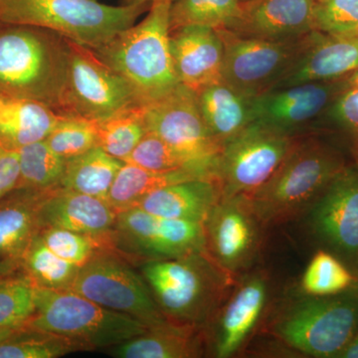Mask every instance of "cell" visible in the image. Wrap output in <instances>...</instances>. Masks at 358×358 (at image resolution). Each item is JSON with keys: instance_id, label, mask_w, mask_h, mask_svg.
Masks as SVG:
<instances>
[{"instance_id": "cell-1", "label": "cell", "mask_w": 358, "mask_h": 358, "mask_svg": "<svg viewBox=\"0 0 358 358\" xmlns=\"http://www.w3.org/2000/svg\"><path fill=\"white\" fill-rule=\"evenodd\" d=\"M173 0H155L145 20L93 49L127 82L141 105L160 100L178 88L169 46Z\"/></svg>"}, {"instance_id": "cell-2", "label": "cell", "mask_w": 358, "mask_h": 358, "mask_svg": "<svg viewBox=\"0 0 358 358\" xmlns=\"http://www.w3.org/2000/svg\"><path fill=\"white\" fill-rule=\"evenodd\" d=\"M67 62L68 39L62 35L0 22V93L37 101L59 113Z\"/></svg>"}, {"instance_id": "cell-3", "label": "cell", "mask_w": 358, "mask_h": 358, "mask_svg": "<svg viewBox=\"0 0 358 358\" xmlns=\"http://www.w3.org/2000/svg\"><path fill=\"white\" fill-rule=\"evenodd\" d=\"M346 166L333 145L319 138H296L272 178L245 199L259 221H286L310 209Z\"/></svg>"}, {"instance_id": "cell-4", "label": "cell", "mask_w": 358, "mask_h": 358, "mask_svg": "<svg viewBox=\"0 0 358 358\" xmlns=\"http://www.w3.org/2000/svg\"><path fill=\"white\" fill-rule=\"evenodd\" d=\"M150 6L98 0H0V22L37 26L96 49L131 27Z\"/></svg>"}, {"instance_id": "cell-5", "label": "cell", "mask_w": 358, "mask_h": 358, "mask_svg": "<svg viewBox=\"0 0 358 358\" xmlns=\"http://www.w3.org/2000/svg\"><path fill=\"white\" fill-rule=\"evenodd\" d=\"M35 305L26 327L74 339L87 350L121 345L148 329L140 320L103 308L70 289L36 287Z\"/></svg>"}, {"instance_id": "cell-6", "label": "cell", "mask_w": 358, "mask_h": 358, "mask_svg": "<svg viewBox=\"0 0 358 358\" xmlns=\"http://www.w3.org/2000/svg\"><path fill=\"white\" fill-rule=\"evenodd\" d=\"M275 331L306 355L338 358L358 331V287L296 301L279 317Z\"/></svg>"}, {"instance_id": "cell-7", "label": "cell", "mask_w": 358, "mask_h": 358, "mask_svg": "<svg viewBox=\"0 0 358 358\" xmlns=\"http://www.w3.org/2000/svg\"><path fill=\"white\" fill-rule=\"evenodd\" d=\"M141 272L164 315L181 322H199L206 317L221 286L215 270L200 253L152 260Z\"/></svg>"}, {"instance_id": "cell-8", "label": "cell", "mask_w": 358, "mask_h": 358, "mask_svg": "<svg viewBox=\"0 0 358 358\" xmlns=\"http://www.w3.org/2000/svg\"><path fill=\"white\" fill-rule=\"evenodd\" d=\"M138 103L128 82L92 48L68 39L67 75L61 115L102 121Z\"/></svg>"}, {"instance_id": "cell-9", "label": "cell", "mask_w": 358, "mask_h": 358, "mask_svg": "<svg viewBox=\"0 0 358 358\" xmlns=\"http://www.w3.org/2000/svg\"><path fill=\"white\" fill-rule=\"evenodd\" d=\"M296 138L252 124L226 141L216 171L222 197H247L262 187L281 166Z\"/></svg>"}, {"instance_id": "cell-10", "label": "cell", "mask_w": 358, "mask_h": 358, "mask_svg": "<svg viewBox=\"0 0 358 358\" xmlns=\"http://www.w3.org/2000/svg\"><path fill=\"white\" fill-rule=\"evenodd\" d=\"M65 289L75 292L115 312L140 320L148 329L171 324L145 279L115 257L96 254L80 267Z\"/></svg>"}, {"instance_id": "cell-11", "label": "cell", "mask_w": 358, "mask_h": 358, "mask_svg": "<svg viewBox=\"0 0 358 358\" xmlns=\"http://www.w3.org/2000/svg\"><path fill=\"white\" fill-rule=\"evenodd\" d=\"M223 41L222 80L245 95L255 96L273 86L296 62L310 34L288 40L243 36L216 29Z\"/></svg>"}, {"instance_id": "cell-12", "label": "cell", "mask_w": 358, "mask_h": 358, "mask_svg": "<svg viewBox=\"0 0 358 358\" xmlns=\"http://www.w3.org/2000/svg\"><path fill=\"white\" fill-rule=\"evenodd\" d=\"M143 107L148 131L178 150L205 176L216 179L222 145L205 126L194 91L179 85L169 95Z\"/></svg>"}, {"instance_id": "cell-13", "label": "cell", "mask_w": 358, "mask_h": 358, "mask_svg": "<svg viewBox=\"0 0 358 358\" xmlns=\"http://www.w3.org/2000/svg\"><path fill=\"white\" fill-rule=\"evenodd\" d=\"M350 77L271 89L252 100L253 124L296 136L322 119L350 86Z\"/></svg>"}, {"instance_id": "cell-14", "label": "cell", "mask_w": 358, "mask_h": 358, "mask_svg": "<svg viewBox=\"0 0 358 358\" xmlns=\"http://www.w3.org/2000/svg\"><path fill=\"white\" fill-rule=\"evenodd\" d=\"M115 230L126 246L157 259L200 253L206 245L204 223L160 217L138 206L117 212Z\"/></svg>"}, {"instance_id": "cell-15", "label": "cell", "mask_w": 358, "mask_h": 358, "mask_svg": "<svg viewBox=\"0 0 358 358\" xmlns=\"http://www.w3.org/2000/svg\"><path fill=\"white\" fill-rule=\"evenodd\" d=\"M315 234L339 256L358 260V171L348 164L310 207Z\"/></svg>"}, {"instance_id": "cell-16", "label": "cell", "mask_w": 358, "mask_h": 358, "mask_svg": "<svg viewBox=\"0 0 358 358\" xmlns=\"http://www.w3.org/2000/svg\"><path fill=\"white\" fill-rule=\"evenodd\" d=\"M244 196L220 199L205 221V239L224 270L237 272L253 260L258 248V222Z\"/></svg>"}, {"instance_id": "cell-17", "label": "cell", "mask_w": 358, "mask_h": 358, "mask_svg": "<svg viewBox=\"0 0 358 358\" xmlns=\"http://www.w3.org/2000/svg\"><path fill=\"white\" fill-rule=\"evenodd\" d=\"M357 70L358 35H333L313 30L296 62L271 89L350 77Z\"/></svg>"}, {"instance_id": "cell-18", "label": "cell", "mask_w": 358, "mask_h": 358, "mask_svg": "<svg viewBox=\"0 0 358 358\" xmlns=\"http://www.w3.org/2000/svg\"><path fill=\"white\" fill-rule=\"evenodd\" d=\"M315 0H242L226 29L266 40L298 38L313 31Z\"/></svg>"}, {"instance_id": "cell-19", "label": "cell", "mask_w": 358, "mask_h": 358, "mask_svg": "<svg viewBox=\"0 0 358 358\" xmlns=\"http://www.w3.org/2000/svg\"><path fill=\"white\" fill-rule=\"evenodd\" d=\"M171 58L179 82L195 93L222 80L223 41L217 30L185 26L171 32Z\"/></svg>"}, {"instance_id": "cell-20", "label": "cell", "mask_w": 358, "mask_h": 358, "mask_svg": "<svg viewBox=\"0 0 358 358\" xmlns=\"http://www.w3.org/2000/svg\"><path fill=\"white\" fill-rule=\"evenodd\" d=\"M117 216L107 200L60 186L44 193L38 214L40 229L61 228L100 240L114 229Z\"/></svg>"}, {"instance_id": "cell-21", "label": "cell", "mask_w": 358, "mask_h": 358, "mask_svg": "<svg viewBox=\"0 0 358 358\" xmlns=\"http://www.w3.org/2000/svg\"><path fill=\"white\" fill-rule=\"evenodd\" d=\"M221 199L218 180L197 178L155 190L136 206L160 217L205 223Z\"/></svg>"}, {"instance_id": "cell-22", "label": "cell", "mask_w": 358, "mask_h": 358, "mask_svg": "<svg viewBox=\"0 0 358 358\" xmlns=\"http://www.w3.org/2000/svg\"><path fill=\"white\" fill-rule=\"evenodd\" d=\"M267 296V282L261 277L250 278L238 288L219 320L214 343L216 357H232L241 348L260 319Z\"/></svg>"}, {"instance_id": "cell-23", "label": "cell", "mask_w": 358, "mask_h": 358, "mask_svg": "<svg viewBox=\"0 0 358 358\" xmlns=\"http://www.w3.org/2000/svg\"><path fill=\"white\" fill-rule=\"evenodd\" d=\"M196 96L205 126L222 147L253 124V96L245 95L223 80L199 90Z\"/></svg>"}, {"instance_id": "cell-24", "label": "cell", "mask_w": 358, "mask_h": 358, "mask_svg": "<svg viewBox=\"0 0 358 358\" xmlns=\"http://www.w3.org/2000/svg\"><path fill=\"white\" fill-rule=\"evenodd\" d=\"M61 115L43 103L0 93V147L18 150L45 141Z\"/></svg>"}, {"instance_id": "cell-25", "label": "cell", "mask_w": 358, "mask_h": 358, "mask_svg": "<svg viewBox=\"0 0 358 358\" xmlns=\"http://www.w3.org/2000/svg\"><path fill=\"white\" fill-rule=\"evenodd\" d=\"M45 192L18 187L0 199V261H21L39 232V206Z\"/></svg>"}, {"instance_id": "cell-26", "label": "cell", "mask_w": 358, "mask_h": 358, "mask_svg": "<svg viewBox=\"0 0 358 358\" xmlns=\"http://www.w3.org/2000/svg\"><path fill=\"white\" fill-rule=\"evenodd\" d=\"M117 358H190L199 355V345L189 331L173 324L148 329L145 334L113 346Z\"/></svg>"}, {"instance_id": "cell-27", "label": "cell", "mask_w": 358, "mask_h": 358, "mask_svg": "<svg viewBox=\"0 0 358 358\" xmlns=\"http://www.w3.org/2000/svg\"><path fill=\"white\" fill-rule=\"evenodd\" d=\"M124 162L95 147L66 162L60 187L107 200L115 176Z\"/></svg>"}, {"instance_id": "cell-28", "label": "cell", "mask_w": 358, "mask_h": 358, "mask_svg": "<svg viewBox=\"0 0 358 358\" xmlns=\"http://www.w3.org/2000/svg\"><path fill=\"white\" fill-rule=\"evenodd\" d=\"M197 178H208L192 171H148L124 162L115 176L107 201L115 211L124 210L136 206L141 199L155 190L174 183Z\"/></svg>"}, {"instance_id": "cell-29", "label": "cell", "mask_w": 358, "mask_h": 358, "mask_svg": "<svg viewBox=\"0 0 358 358\" xmlns=\"http://www.w3.org/2000/svg\"><path fill=\"white\" fill-rule=\"evenodd\" d=\"M96 129L98 147L124 162L148 133L143 105L134 103L96 122Z\"/></svg>"}, {"instance_id": "cell-30", "label": "cell", "mask_w": 358, "mask_h": 358, "mask_svg": "<svg viewBox=\"0 0 358 358\" xmlns=\"http://www.w3.org/2000/svg\"><path fill=\"white\" fill-rule=\"evenodd\" d=\"M21 268L39 288L64 289L76 277L80 267L53 253L38 232L21 258Z\"/></svg>"}, {"instance_id": "cell-31", "label": "cell", "mask_w": 358, "mask_h": 358, "mask_svg": "<svg viewBox=\"0 0 358 358\" xmlns=\"http://www.w3.org/2000/svg\"><path fill=\"white\" fill-rule=\"evenodd\" d=\"M20 188L48 192L60 186L66 162L41 141L20 148ZM17 187V188H18Z\"/></svg>"}, {"instance_id": "cell-32", "label": "cell", "mask_w": 358, "mask_h": 358, "mask_svg": "<svg viewBox=\"0 0 358 358\" xmlns=\"http://www.w3.org/2000/svg\"><path fill=\"white\" fill-rule=\"evenodd\" d=\"M83 350L74 339L24 327L0 343V358H56Z\"/></svg>"}, {"instance_id": "cell-33", "label": "cell", "mask_w": 358, "mask_h": 358, "mask_svg": "<svg viewBox=\"0 0 358 358\" xmlns=\"http://www.w3.org/2000/svg\"><path fill=\"white\" fill-rule=\"evenodd\" d=\"M242 0H173L171 32L185 26L228 28L237 17Z\"/></svg>"}, {"instance_id": "cell-34", "label": "cell", "mask_w": 358, "mask_h": 358, "mask_svg": "<svg viewBox=\"0 0 358 358\" xmlns=\"http://www.w3.org/2000/svg\"><path fill=\"white\" fill-rule=\"evenodd\" d=\"M357 277L334 254L319 251L301 278V289L308 296H327L343 293L357 285Z\"/></svg>"}, {"instance_id": "cell-35", "label": "cell", "mask_w": 358, "mask_h": 358, "mask_svg": "<svg viewBox=\"0 0 358 358\" xmlns=\"http://www.w3.org/2000/svg\"><path fill=\"white\" fill-rule=\"evenodd\" d=\"M35 294L36 286L24 273L0 278V327H24L36 308Z\"/></svg>"}, {"instance_id": "cell-36", "label": "cell", "mask_w": 358, "mask_h": 358, "mask_svg": "<svg viewBox=\"0 0 358 358\" xmlns=\"http://www.w3.org/2000/svg\"><path fill=\"white\" fill-rule=\"evenodd\" d=\"M45 141L62 159H74L98 147L96 122L62 115Z\"/></svg>"}, {"instance_id": "cell-37", "label": "cell", "mask_w": 358, "mask_h": 358, "mask_svg": "<svg viewBox=\"0 0 358 358\" xmlns=\"http://www.w3.org/2000/svg\"><path fill=\"white\" fill-rule=\"evenodd\" d=\"M124 162L154 171H192L211 178L195 169L189 160L159 136L148 131Z\"/></svg>"}, {"instance_id": "cell-38", "label": "cell", "mask_w": 358, "mask_h": 358, "mask_svg": "<svg viewBox=\"0 0 358 358\" xmlns=\"http://www.w3.org/2000/svg\"><path fill=\"white\" fill-rule=\"evenodd\" d=\"M313 30L333 35H358V0H315Z\"/></svg>"}, {"instance_id": "cell-39", "label": "cell", "mask_w": 358, "mask_h": 358, "mask_svg": "<svg viewBox=\"0 0 358 358\" xmlns=\"http://www.w3.org/2000/svg\"><path fill=\"white\" fill-rule=\"evenodd\" d=\"M39 235L53 253L79 267L88 263L98 254L96 247L102 241L74 231L55 227L41 228Z\"/></svg>"}, {"instance_id": "cell-40", "label": "cell", "mask_w": 358, "mask_h": 358, "mask_svg": "<svg viewBox=\"0 0 358 358\" xmlns=\"http://www.w3.org/2000/svg\"><path fill=\"white\" fill-rule=\"evenodd\" d=\"M345 136L353 159L358 157V87L348 88L334 101L324 117Z\"/></svg>"}, {"instance_id": "cell-41", "label": "cell", "mask_w": 358, "mask_h": 358, "mask_svg": "<svg viewBox=\"0 0 358 358\" xmlns=\"http://www.w3.org/2000/svg\"><path fill=\"white\" fill-rule=\"evenodd\" d=\"M20 178L17 150L0 147V199L18 187Z\"/></svg>"}, {"instance_id": "cell-42", "label": "cell", "mask_w": 358, "mask_h": 358, "mask_svg": "<svg viewBox=\"0 0 358 358\" xmlns=\"http://www.w3.org/2000/svg\"><path fill=\"white\" fill-rule=\"evenodd\" d=\"M20 268H21L20 260L0 261V278L18 272Z\"/></svg>"}, {"instance_id": "cell-43", "label": "cell", "mask_w": 358, "mask_h": 358, "mask_svg": "<svg viewBox=\"0 0 358 358\" xmlns=\"http://www.w3.org/2000/svg\"><path fill=\"white\" fill-rule=\"evenodd\" d=\"M338 358H358V331Z\"/></svg>"}, {"instance_id": "cell-44", "label": "cell", "mask_w": 358, "mask_h": 358, "mask_svg": "<svg viewBox=\"0 0 358 358\" xmlns=\"http://www.w3.org/2000/svg\"><path fill=\"white\" fill-rule=\"evenodd\" d=\"M155 0H122L124 6H150Z\"/></svg>"}, {"instance_id": "cell-45", "label": "cell", "mask_w": 358, "mask_h": 358, "mask_svg": "<svg viewBox=\"0 0 358 358\" xmlns=\"http://www.w3.org/2000/svg\"><path fill=\"white\" fill-rule=\"evenodd\" d=\"M15 331L16 329L0 327V343H3V341H6V338H8Z\"/></svg>"}, {"instance_id": "cell-46", "label": "cell", "mask_w": 358, "mask_h": 358, "mask_svg": "<svg viewBox=\"0 0 358 358\" xmlns=\"http://www.w3.org/2000/svg\"><path fill=\"white\" fill-rule=\"evenodd\" d=\"M348 81H350V88H357V87H358V70L357 72L353 73Z\"/></svg>"}, {"instance_id": "cell-47", "label": "cell", "mask_w": 358, "mask_h": 358, "mask_svg": "<svg viewBox=\"0 0 358 358\" xmlns=\"http://www.w3.org/2000/svg\"><path fill=\"white\" fill-rule=\"evenodd\" d=\"M355 159V166H357V169L358 171V157H357V159Z\"/></svg>"}, {"instance_id": "cell-48", "label": "cell", "mask_w": 358, "mask_h": 358, "mask_svg": "<svg viewBox=\"0 0 358 358\" xmlns=\"http://www.w3.org/2000/svg\"><path fill=\"white\" fill-rule=\"evenodd\" d=\"M357 275H355V277H357V286L358 287V260H357Z\"/></svg>"}]
</instances>
